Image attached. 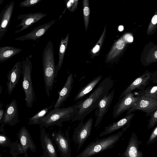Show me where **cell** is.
Returning a JSON list of instances; mask_svg holds the SVG:
<instances>
[{"label": "cell", "mask_w": 157, "mask_h": 157, "mask_svg": "<svg viewBox=\"0 0 157 157\" xmlns=\"http://www.w3.org/2000/svg\"><path fill=\"white\" fill-rule=\"evenodd\" d=\"M114 85L111 76L105 78L87 97L76 103L78 109L72 121L84 120L85 117L96 108L100 100L109 94Z\"/></svg>", "instance_id": "1"}, {"label": "cell", "mask_w": 157, "mask_h": 157, "mask_svg": "<svg viewBox=\"0 0 157 157\" xmlns=\"http://www.w3.org/2000/svg\"><path fill=\"white\" fill-rule=\"evenodd\" d=\"M43 75L46 93L48 97L51 95L55 82V66L53 43L49 41L42 53Z\"/></svg>", "instance_id": "2"}, {"label": "cell", "mask_w": 157, "mask_h": 157, "mask_svg": "<svg viewBox=\"0 0 157 157\" xmlns=\"http://www.w3.org/2000/svg\"><path fill=\"white\" fill-rule=\"evenodd\" d=\"M78 109L77 104L67 107L54 108L49 110L40 123V128L54 125L63 126V122L72 120Z\"/></svg>", "instance_id": "3"}, {"label": "cell", "mask_w": 157, "mask_h": 157, "mask_svg": "<svg viewBox=\"0 0 157 157\" xmlns=\"http://www.w3.org/2000/svg\"><path fill=\"white\" fill-rule=\"evenodd\" d=\"M123 134V132L120 131L107 137L95 140L90 143L75 157H90L113 147Z\"/></svg>", "instance_id": "4"}, {"label": "cell", "mask_w": 157, "mask_h": 157, "mask_svg": "<svg viewBox=\"0 0 157 157\" xmlns=\"http://www.w3.org/2000/svg\"><path fill=\"white\" fill-rule=\"evenodd\" d=\"M32 67L30 58L27 56L22 62L21 74L22 88L25 93L26 105L28 108L32 107L35 99L31 77Z\"/></svg>", "instance_id": "5"}, {"label": "cell", "mask_w": 157, "mask_h": 157, "mask_svg": "<svg viewBox=\"0 0 157 157\" xmlns=\"http://www.w3.org/2000/svg\"><path fill=\"white\" fill-rule=\"evenodd\" d=\"M80 121L77 127L75 129L72 136V139L77 146V151L81 148L90 135L93 119L90 117L84 123L83 120Z\"/></svg>", "instance_id": "6"}, {"label": "cell", "mask_w": 157, "mask_h": 157, "mask_svg": "<svg viewBox=\"0 0 157 157\" xmlns=\"http://www.w3.org/2000/svg\"><path fill=\"white\" fill-rule=\"evenodd\" d=\"M157 109V99L144 95L138 96L132 107L127 112L129 114L137 110L150 113Z\"/></svg>", "instance_id": "7"}, {"label": "cell", "mask_w": 157, "mask_h": 157, "mask_svg": "<svg viewBox=\"0 0 157 157\" xmlns=\"http://www.w3.org/2000/svg\"><path fill=\"white\" fill-rule=\"evenodd\" d=\"M52 138L57 145L62 157H71L70 141L69 132L67 130L64 133L60 129L52 134Z\"/></svg>", "instance_id": "8"}, {"label": "cell", "mask_w": 157, "mask_h": 157, "mask_svg": "<svg viewBox=\"0 0 157 157\" xmlns=\"http://www.w3.org/2000/svg\"><path fill=\"white\" fill-rule=\"evenodd\" d=\"M137 97L134 93L131 92L125 94L119 99L113 107V118H116L125 112L128 111L132 107Z\"/></svg>", "instance_id": "9"}, {"label": "cell", "mask_w": 157, "mask_h": 157, "mask_svg": "<svg viewBox=\"0 0 157 157\" xmlns=\"http://www.w3.org/2000/svg\"><path fill=\"white\" fill-rule=\"evenodd\" d=\"M15 4L13 1L9 2L0 13V41L4 38L10 25Z\"/></svg>", "instance_id": "10"}, {"label": "cell", "mask_w": 157, "mask_h": 157, "mask_svg": "<svg viewBox=\"0 0 157 157\" xmlns=\"http://www.w3.org/2000/svg\"><path fill=\"white\" fill-rule=\"evenodd\" d=\"M19 141L20 151L28 157L27 151L29 149L33 152H36V147L28 130L25 126L22 127L17 134Z\"/></svg>", "instance_id": "11"}, {"label": "cell", "mask_w": 157, "mask_h": 157, "mask_svg": "<svg viewBox=\"0 0 157 157\" xmlns=\"http://www.w3.org/2000/svg\"><path fill=\"white\" fill-rule=\"evenodd\" d=\"M114 92L115 90L113 89L98 103L95 112V117H96L94 124L95 127L100 124L104 115L107 112L113 98Z\"/></svg>", "instance_id": "12"}, {"label": "cell", "mask_w": 157, "mask_h": 157, "mask_svg": "<svg viewBox=\"0 0 157 157\" xmlns=\"http://www.w3.org/2000/svg\"><path fill=\"white\" fill-rule=\"evenodd\" d=\"M19 121L17 104L16 100L13 99L6 105L1 128H2L5 124L13 126Z\"/></svg>", "instance_id": "13"}, {"label": "cell", "mask_w": 157, "mask_h": 157, "mask_svg": "<svg viewBox=\"0 0 157 157\" xmlns=\"http://www.w3.org/2000/svg\"><path fill=\"white\" fill-rule=\"evenodd\" d=\"M40 140L43 155L41 157H58L56 147L44 128H40Z\"/></svg>", "instance_id": "14"}, {"label": "cell", "mask_w": 157, "mask_h": 157, "mask_svg": "<svg viewBox=\"0 0 157 157\" xmlns=\"http://www.w3.org/2000/svg\"><path fill=\"white\" fill-rule=\"evenodd\" d=\"M47 15L46 13L44 14L42 12H39L19 15L17 19L18 20H21V22L15 27L17 28L21 27V28L20 29L16 30L15 33H17L26 29L45 17Z\"/></svg>", "instance_id": "15"}, {"label": "cell", "mask_w": 157, "mask_h": 157, "mask_svg": "<svg viewBox=\"0 0 157 157\" xmlns=\"http://www.w3.org/2000/svg\"><path fill=\"white\" fill-rule=\"evenodd\" d=\"M134 116L132 113L126 115L124 117L107 126L104 127V130L99 134L102 137L122 128L123 132L125 131L131 125V121Z\"/></svg>", "instance_id": "16"}, {"label": "cell", "mask_w": 157, "mask_h": 157, "mask_svg": "<svg viewBox=\"0 0 157 157\" xmlns=\"http://www.w3.org/2000/svg\"><path fill=\"white\" fill-rule=\"evenodd\" d=\"M55 21L56 19H54L48 23L36 27L28 33L16 38L15 40L21 41L27 40H36L43 35L55 23Z\"/></svg>", "instance_id": "17"}, {"label": "cell", "mask_w": 157, "mask_h": 157, "mask_svg": "<svg viewBox=\"0 0 157 157\" xmlns=\"http://www.w3.org/2000/svg\"><path fill=\"white\" fill-rule=\"evenodd\" d=\"M151 74L146 72L140 76L137 77L122 92L119 98V99L125 94L132 91L136 89L140 90H144L149 83L150 79Z\"/></svg>", "instance_id": "18"}, {"label": "cell", "mask_w": 157, "mask_h": 157, "mask_svg": "<svg viewBox=\"0 0 157 157\" xmlns=\"http://www.w3.org/2000/svg\"><path fill=\"white\" fill-rule=\"evenodd\" d=\"M142 142L139 141L135 132L130 137L127 147L121 157H143V152L139 149Z\"/></svg>", "instance_id": "19"}, {"label": "cell", "mask_w": 157, "mask_h": 157, "mask_svg": "<svg viewBox=\"0 0 157 157\" xmlns=\"http://www.w3.org/2000/svg\"><path fill=\"white\" fill-rule=\"evenodd\" d=\"M22 62H17L11 69L9 70L7 75V81L6 82L7 90L10 95L17 84L21 74Z\"/></svg>", "instance_id": "20"}, {"label": "cell", "mask_w": 157, "mask_h": 157, "mask_svg": "<svg viewBox=\"0 0 157 157\" xmlns=\"http://www.w3.org/2000/svg\"><path fill=\"white\" fill-rule=\"evenodd\" d=\"M74 79L73 74L71 73L68 76L63 87L59 92L58 98L54 106V108L60 107L68 98L71 89Z\"/></svg>", "instance_id": "21"}, {"label": "cell", "mask_w": 157, "mask_h": 157, "mask_svg": "<svg viewBox=\"0 0 157 157\" xmlns=\"http://www.w3.org/2000/svg\"><path fill=\"white\" fill-rule=\"evenodd\" d=\"M102 78V76L99 75L93 79L79 90L74 98V101L82 100L93 89L101 80Z\"/></svg>", "instance_id": "22"}, {"label": "cell", "mask_w": 157, "mask_h": 157, "mask_svg": "<svg viewBox=\"0 0 157 157\" xmlns=\"http://www.w3.org/2000/svg\"><path fill=\"white\" fill-rule=\"evenodd\" d=\"M23 50L13 47H0V63L3 62L20 53Z\"/></svg>", "instance_id": "23"}, {"label": "cell", "mask_w": 157, "mask_h": 157, "mask_svg": "<svg viewBox=\"0 0 157 157\" xmlns=\"http://www.w3.org/2000/svg\"><path fill=\"white\" fill-rule=\"evenodd\" d=\"M69 38V33H68L64 39L62 38L59 46V59L57 65L55 66V78H56L58 71L63 64L65 52L67 47Z\"/></svg>", "instance_id": "24"}, {"label": "cell", "mask_w": 157, "mask_h": 157, "mask_svg": "<svg viewBox=\"0 0 157 157\" xmlns=\"http://www.w3.org/2000/svg\"><path fill=\"white\" fill-rule=\"evenodd\" d=\"M55 102V101H54L50 106L42 109L35 115L29 118L28 119V124H40L43 118L53 107Z\"/></svg>", "instance_id": "25"}, {"label": "cell", "mask_w": 157, "mask_h": 157, "mask_svg": "<svg viewBox=\"0 0 157 157\" xmlns=\"http://www.w3.org/2000/svg\"><path fill=\"white\" fill-rule=\"evenodd\" d=\"M135 94L137 96L144 95L157 99V86L156 85L148 86L143 90L138 91Z\"/></svg>", "instance_id": "26"}, {"label": "cell", "mask_w": 157, "mask_h": 157, "mask_svg": "<svg viewBox=\"0 0 157 157\" xmlns=\"http://www.w3.org/2000/svg\"><path fill=\"white\" fill-rule=\"evenodd\" d=\"M88 1L87 0H82L83 13L85 27L87 30L89 22L90 9L89 7Z\"/></svg>", "instance_id": "27"}, {"label": "cell", "mask_w": 157, "mask_h": 157, "mask_svg": "<svg viewBox=\"0 0 157 157\" xmlns=\"http://www.w3.org/2000/svg\"><path fill=\"white\" fill-rule=\"evenodd\" d=\"M146 116H150V118L148 120L147 128L150 129L157 123V109L150 113H146Z\"/></svg>", "instance_id": "28"}, {"label": "cell", "mask_w": 157, "mask_h": 157, "mask_svg": "<svg viewBox=\"0 0 157 157\" xmlns=\"http://www.w3.org/2000/svg\"><path fill=\"white\" fill-rule=\"evenodd\" d=\"M65 10L67 9L71 12H74L78 8V0H64Z\"/></svg>", "instance_id": "29"}, {"label": "cell", "mask_w": 157, "mask_h": 157, "mask_svg": "<svg viewBox=\"0 0 157 157\" xmlns=\"http://www.w3.org/2000/svg\"><path fill=\"white\" fill-rule=\"evenodd\" d=\"M10 139L5 134L0 133V146L3 147H8L11 145Z\"/></svg>", "instance_id": "30"}, {"label": "cell", "mask_w": 157, "mask_h": 157, "mask_svg": "<svg viewBox=\"0 0 157 157\" xmlns=\"http://www.w3.org/2000/svg\"><path fill=\"white\" fill-rule=\"evenodd\" d=\"M42 0H25L21 2L19 6L21 7H30L34 6Z\"/></svg>", "instance_id": "31"}, {"label": "cell", "mask_w": 157, "mask_h": 157, "mask_svg": "<svg viewBox=\"0 0 157 157\" xmlns=\"http://www.w3.org/2000/svg\"><path fill=\"white\" fill-rule=\"evenodd\" d=\"M157 140V126H156L152 131L148 140L147 144L150 145L155 143Z\"/></svg>", "instance_id": "32"}, {"label": "cell", "mask_w": 157, "mask_h": 157, "mask_svg": "<svg viewBox=\"0 0 157 157\" xmlns=\"http://www.w3.org/2000/svg\"><path fill=\"white\" fill-rule=\"evenodd\" d=\"M124 45V42L122 40H120L117 42L116 44V47L117 49L119 50L122 49Z\"/></svg>", "instance_id": "33"}, {"label": "cell", "mask_w": 157, "mask_h": 157, "mask_svg": "<svg viewBox=\"0 0 157 157\" xmlns=\"http://www.w3.org/2000/svg\"><path fill=\"white\" fill-rule=\"evenodd\" d=\"M150 81H152L153 83H157V75L151 74L150 79Z\"/></svg>", "instance_id": "34"}, {"label": "cell", "mask_w": 157, "mask_h": 157, "mask_svg": "<svg viewBox=\"0 0 157 157\" xmlns=\"http://www.w3.org/2000/svg\"><path fill=\"white\" fill-rule=\"evenodd\" d=\"M4 112L5 111L2 108L0 109V125L1 124V126L2 123Z\"/></svg>", "instance_id": "35"}, {"label": "cell", "mask_w": 157, "mask_h": 157, "mask_svg": "<svg viewBox=\"0 0 157 157\" xmlns=\"http://www.w3.org/2000/svg\"><path fill=\"white\" fill-rule=\"evenodd\" d=\"M151 22L153 24L155 25L157 23V15H154L151 20Z\"/></svg>", "instance_id": "36"}, {"label": "cell", "mask_w": 157, "mask_h": 157, "mask_svg": "<svg viewBox=\"0 0 157 157\" xmlns=\"http://www.w3.org/2000/svg\"><path fill=\"white\" fill-rule=\"evenodd\" d=\"M100 47L99 45H96L93 50V52L94 53H96L99 51Z\"/></svg>", "instance_id": "37"}, {"label": "cell", "mask_w": 157, "mask_h": 157, "mask_svg": "<svg viewBox=\"0 0 157 157\" xmlns=\"http://www.w3.org/2000/svg\"><path fill=\"white\" fill-rule=\"evenodd\" d=\"M127 40L129 42H132L133 41V38L132 36H129L127 39Z\"/></svg>", "instance_id": "38"}, {"label": "cell", "mask_w": 157, "mask_h": 157, "mask_svg": "<svg viewBox=\"0 0 157 157\" xmlns=\"http://www.w3.org/2000/svg\"><path fill=\"white\" fill-rule=\"evenodd\" d=\"M123 27L122 25L120 26L119 27L118 29L120 31H122L123 30Z\"/></svg>", "instance_id": "39"}, {"label": "cell", "mask_w": 157, "mask_h": 157, "mask_svg": "<svg viewBox=\"0 0 157 157\" xmlns=\"http://www.w3.org/2000/svg\"><path fill=\"white\" fill-rule=\"evenodd\" d=\"M2 86L0 85V94H1L2 92Z\"/></svg>", "instance_id": "40"}, {"label": "cell", "mask_w": 157, "mask_h": 157, "mask_svg": "<svg viewBox=\"0 0 157 157\" xmlns=\"http://www.w3.org/2000/svg\"><path fill=\"white\" fill-rule=\"evenodd\" d=\"M155 56L156 58H157V51H156L155 52Z\"/></svg>", "instance_id": "41"}, {"label": "cell", "mask_w": 157, "mask_h": 157, "mask_svg": "<svg viewBox=\"0 0 157 157\" xmlns=\"http://www.w3.org/2000/svg\"><path fill=\"white\" fill-rule=\"evenodd\" d=\"M4 0H0V6L3 3Z\"/></svg>", "instance_id": "42"}, {"label": "cell", "mask_w": 157, "mask_h": 157, "mask_svg": "<svg viewBox=\"0 0 157 157\" xmlns=\"http://www.w3.org/2000/svg\"><path fill=\"white\" fill-rule=\"evenodd\" d=\"M3 106V105L1 103H0V109H1Z\"/></svg>", "instance_id": "43"}, {"label": "cell", "mask_w": 157, "mask_h": 157, "mask_svg": "<svg viewBox=\"0 0 157 157\" xmlns=\"http://www.w3.org/2000/svg\"><path fill=\"white\" fill-rule=\"evenodd\" d=\"M2 155H1V154H0V157H2Z\"/></svg>", "instance_id": "44"}, {"label": "cell", "mask_w": 157, "mask_h": 157, "mask_svg": "<svg viewBox=\"0 0 157 157\" xmlns=\"http://www.w3.org/2000/svg\"><path fill=\"white\" fill-rule=\"evenodd\" d=\"M0 9H1V8H0Z\"/></svg>", "instance_id": "45"}]
</instances>
